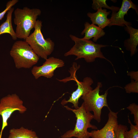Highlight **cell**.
Instances as JSON below:
<instances>
[{"instance_id":"7402d4cb","label":"cell","mask_w":138,"mask_h":138,"mask_svg":"<svg viewBox=\"0 0 138 138\" xmlns=\"http://www.w3.org/2000/svg\"><path fill=\"white\" fill-rule=\"evenodd\" d=\"M18 0H11L8 1L6 3V8L3 11L0 13V20L4 18L5 14L11 8L13 7L18 2Z\"/></svg>"},{"instance_id":"cb8c5ba5","label":"cell","mask_w":138,"mask_h":138,"mask_svg":"<svg viewBox=\"0 0 138 138\" xmlns=\"http://www.w3.org/2000/svg\"><path fill=\"white\" fill-rule=\"evenodd\" d=\"M75 74V73L74 74ZM73 75V74H72V75H71V76H72V75ZM70 77H69V78ZM68 79H67V80H66V82H67L68 81H69V80H68Z\"/></svg>"},{"instance_id":"ba28073f","label":"cell","mask_w":138,"mask_h":138,"mask_svg":"<svg viewBox=\"0 0 138 138\" xmlns=\"http://www.w3.org/2000/svg\"><path fill=\"white\" fill-rule=\"evenodd\" d=\"M45 60L42 65L34 66L31 69V73L36 79L41 76L51 78L54 76V72L56 69L65 65L62 60L53 57H50Z\"/></svg>"},{"instance_id":"ac0fdd59","label":"cell","mask_w":138,"mask_h":138,"mask_svg":"<svg viewBox=\"0 0 138 138\" xmlns=\"http://www.w3.org/2000/svg\"><path fill=\"white\" fill-rule=\"evenodd\" d=\"M128 122L130 124V130L124 133V138H138V125L132 123L128 116Z\"/></svg>"},{"instance_id":"603a6c76","label":"cell","mask_w":138,"mask_h":138,"mask_svg":"<svg viewBox=\"0 0 138 138\" xmlns=\"http://www.w3.org/2000/svg\"><path fill=\"white\" fill-rule=\"evenodd\" d=\"M128 75L130 76L132 79L135 81L138 82V71H131L128 73Z\"/></svg>"},{"instance_id":"3957f363","label":"cell","mask_w":138,"mask_h":138,"mask_svg":"<svg viewBox=\"0 0 138 138\" xmlns=\"http://www.w3.org/2000/svg\"><path fill=\"white\" fill-rule=\"evenodd\" d=\"M66 109L72 111L76 118V122L74 129L67 131L62 135L61 138H89L90 132L87 131L88 128L96 130L97 127L91 124L90 122L93 119V115L90 112H87L83 103L78 108L73 109L68 106H64Z\"/></svg>"},{"instance_id":"5bb4252c","label":"cell","mask_w":138,"mask_h":138,"mask_svg":"<svg viewBox=\"0 0 138 138\" xmlns=\"http://www.w3.org/2000/svg\"><path fill=\"white\" fill-rule=\"evenodd\" d=\"M84 29L81 33V35L85 34L83 38L87 40H90L93 38L94 42H97L98 39L103 36L105 34L102 29L95 25L90 24L88 22L84 24Z\"/></svg>"},{"instance_id":"8992f818","label":"cell","mask_w":138,"mask_h":138,"mask_svg":"<svg viewBox=\"0 0 138 138\" xmlns=\"http://www.w3.org/2000/svg\"><path fill=\"white\" fill-rule=\"evenodd\" d=\"M101 83H97V87L94 89L89 91L81 97L85 109L87 112L93 111V119L98 123L101 121V110L104 107L110 108L107 103V97L109 89L106 90L103 95H100V88L102 87Z\"/></svg>"},{"instance_id":"9a60e30c","label":"cell","mask_w":138,"mask_h":138,"mask_svg":"<svg viewBox=\"0 0 138 138\" xmlns=\"http://www.w3.org/2000/svg\"><path fill=\"white\" fill-rule=\"evenodd\" d=\"M14 10V8L12 7L7 11L6 20L0 25V35L8 33L10 34L13 40H16L17 38L12 23V16Z\"/></svg>"},{"instance_id":"8fae6325","label":"cell","mask_w":138,"mask_h":138,"mask_svg":"<svg viewBox=\"0 0 138 138\" xmlns=\"http://www.w3.org/2000/svg\"><path fill=\"white\" fill-rule=\"evenodd\" d=\"M131 8L134 10L138 14V8L137 5L131 0H123L121 7L118 11L116 12L112 13L108 26L116 25L123 27L131 26V23L125 21L124 18V16L127 15L128 10Z\"/></svg>"},{"instance_id":"52a82bcc","label":"cell","mask_w":138,"mask_h":138,"mask_svg":"<svg viewBox=\"0 0 138 138\" xmlns=\"http://www.w3.org/2000/svg\"><path fill=\"white\" fill-rule=\"evenodd\" d=\"M23 101L16 94H9L0 100V115L2 119V125L0 132L1 138L2 132L8 125L7 120L15 111H18L20 113H23L27 110L23 105Z\"/></svg>"},{"instance_id":"7a4b0ae2","label":"cell","mask_w":138,"mask_h":138,"mask_svg":"<svg viewBox=\"0 0 138 138\" xmlns=\"http://www.w3.org/2000/svg\"><path fill=\"white\" fill-rule=\"evenodd\" d=\"M38 8L25 7L16 8L14 11V23L16 25L15 31L17 38L25 39L34 28L37 19L41 14Z\"/></svg>"},{"instance_id":"6da1fadb","label":"cell","mask_w":138,"mask_h":138,"mask_svg":"<svg viewBox=\"0 0 138 138\" xmlns=\"http://www.w3.org/2000/svg\"><path fill=\"white\" fill-rule=\"evenodd\" d=\"M69 36L75 43L73 47L64 54L65 56L74 55L76 56L75 60L84 58L87 63L94 62L96 58L105 59L111 62L105 57L101 51V49L107 45L96 43L90 40H87L79 38L72 34Z\"/></svg>"},{"instance_id":"ffe728a7","label":"cell","mask_w":138,"mask_h":138,"mask_svg":"<svg viewBox=\"0 0 138 138\" xmlns=\"http://www.w3.org/2000/svg\"><path fill=\"white\" fill-rule=\"evenodd\" d=\"M126 108L131 112V114L134 116V122L135 125H138V105L135 103L130 104Z\"/></svg>"},{"instance_id":"277c9868","label":"cell","mask_w":138,"mask_h":138,"mask_svg":"<svg viewBox=\"0 0 138 138\" xmlns=\"http://www.w3.org/2000/svg\"><path fill=\"white\" fill-rule=\"evenodd\" d=\"M15 67L17 69L29 68L36 64L39 57L25 41L18 40L13 44L10 51Z\"/></svg>"},{"instance_id":"d6986e66","label":"cell","mask_w":138,"mask_h":138,"mask_svg":"<svg viewBox=\"0 0 138 138\" xmlns=\"http://www.w3.org/2000/svg\"><path fill=\"white\" fill-rule=\"evenodd\" d=\"M126 92L127 93H138V82L131 80V82L125 85L124 87Z\"/></svg>"},{"instance_id":"2e32d148","label":"cell","mask_w":138,"mask_h":138,"mask_svg":"<svg viewBox=\"0 0 138 138\" xmlns=\"http://www.w3.org/2000/svg\"><path fill=\"white\" fill-rule=\"evenodd\" d=\"M9 133L8 138H39L35 131L22 126L19 129H11Z\"/></svg>"},{"instance_id":"4fadbf2b","label":"cell","mask_w":138,"mask_h":138,"mask_svg":"<svg viewBox=\"0 0 138 138\" xmlns=\"http://www.w3.org/2000/svg\"><path fill=\"white\" fill-rule=\"evenodd\" d=\"M125 30L130 35V38L124 40V45L126 50L130 52L131 56L134 55L137 51L138 44V29L131 26L125 27Z\"/></svg>"},{"instance_id":"30bf717a","label":"cell","mask_w":138,"mask_h":138,"mask_svg":"<svg viewBox=\"0 0 138 138\" xmlns=\"http://www.w3.org/2000/svg\"><path fill=\"white\" fill-rule=\"evenodd\" d=\"M108 119L104 126L100 130H95L90 132L92 138H115L114 130L118 125L117 115L118 112H114L110 109Z\"/></svg>"},{"instance_id":"7c38bea8","label":"cell","mask_w":138,"mask_h":138,"mask_svg":"<svg viewBox=\"0 0 138 138\" xmlns=\"http://www.w3.org/2000/svg\"><path fill=\"white\" fill-rule=\"evenodd\" d=\"M110 12V11L107 12L106 9L99 8L96 12H89L87 15L90 18L92 24L97 25L98 27L103 29L108 26L110 23V19L107 18V16Z\"/></svg>"},{"instance_id":"e0dca14e","label":"cell","mask_w":138,"mask_h":138,"mask_svg":"<svg viewBox=\"0 0 138 138\" xmlns=\"http://www.w3.org/2000/svg\"><path fill=\"white\" fill-rule=\"evenodd\" d=\"M92 1V8L96 10H97L99 8H103L111 10L112 13H113L118 12L120 8L119 7L113 6H109L107 4L106 0H93Z\"/></svg>"},{"instance_id":"5b68a950","label":"cell","mask_w":138,"mask_h":138,"mask_svg":"<svg viewBox=\"0 0 138 138\" xmlns=\"http://www.w3.org/2000/svg\"><path fill=\"white\" fill-rule=\"evenodd\" d=\"M42 23L37 20L34 31L25 40L39 57L46 60L53 51L55 43L50 38H44L41 31Z\"/></svg>"},{"instance_id":"44dd1931","label":"cell","mask_w":138,"mask_h":138,"mask_svg":"<svg viewBox=\"0 0 138 138\" xmlns=\"http://www.w3.org/2000/svg\"><path fill=\"white\" fill-rule=\"evenodd\" d=\"M128 130V128L126 126L122 124H118L114 130L115 138H124V133Z\"/></svg>"},{"instance_id":"9c48e42d","label":"cell","mask_w":138,"mask_h":138,"mask_svg":"<svg viewBox=\"0 0 138 138\" xmlns=\"http://www.w3.org/2000/svg\"><path fill=\"white\" fill-rule=\"evenodd\" d=\"M71 80L76 82L77 86V88L71 94L68 100L63 99L62 100L61 104L64 105L68 102L71 103L73 105L72 107L76 109L79 107L78 104L79 98L93 89L91 86L93 83V81L90 77H86L83 79L82 81H79L75 75L71 78Z\"/></svg>"}]
</instances>
